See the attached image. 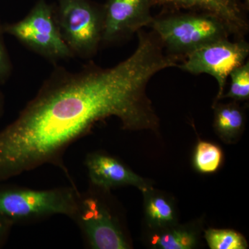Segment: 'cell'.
I'll return each instance as SVG.
<instances>
[{
  "label": "cell",
  "mask_w": 249,
  "mask_h": 249,
  "mask_svg": "<svg viewBox=\"0 0 249 249\" xmlns=\"http://www.w3.org/2000/svg\"><path fill=\"white\" fill-rule=\"evenodd\" d=\"M132 55L109 68L89 64L77 71L57 67L17 118L0 131V182L52 165L75 184L64 161L73 142L99 121L124 129L153 128L157 118L145 94L158 72L178 66L157 36L139 31Z\"/></svg>",
  "instance_id": "obj_1"
},
{
  "label": "cell",
  "mask_w": 249,
  "mask_h": 249,
  "mask_svg": "<svg viewBox=\"0 0 249 249\" xmlns=\"http://www.w3.org/2000/svg\"><path fill=\"white\" fill-rule=\"evenodd\" d=\"M79 190L76 185L37 190L0 182V215L15 224L40 222L54 215L71 218Z\"/></svg>",
  "instance_id": "obj_2"
},
{
  "label": "cell",
  "mask_w": 249,
  "mask_h": 249,
  "mask_svg": "<svg viewBox=\"0 0 249 249\" xmlns=\"http://www.w3.org/2000/svg\"><path fill=\"white\" fill-rule=\"evenodd\" d=\"M151 27L163 48L180 59L215 41L229 39V29L219 18L193 11L154 18Z\"/></svg>",
  "instance_id": "obj_3"
},
{
  "label": "cell",
  "mask_w": 249,
  "mask_h": 249,
  "mask_svg": "<svg viewBox=\"0 0 249 249\" xmlns=\"http://www.w3.org/2000/svg\"><path fill=\"white\" fill-rule=\"evenodd\" d=\"M103 189L90 184L80 193L70 219L76 224L86 247L93 249H127L129 245L117 217L102 196Z\"/></svg>",
  "instance_id": "obj_4"
},
{
  "label": "cell",
  "mask_w": 249,
  "mask_h": 249,
  "mask_svg": "<svg viewBox=\"0 0 249 249\" xmlns=\"http://www.w3.org/2000/svg\"><path fill=\"white\" fill-rule=\"evenodd\" d=\"M54 16L73 56L88 59L102 42L103 6L90 0H58Z\"/></svg>",
  "instance_id": "obj_5"
},
{
  "label": "cell",
  "mask_w": 249,
  "mask_h": 249,
  "mask_svg": "<svg viewBox=\"0 0 249 249\" xmlns=\"http://www.w3.org/2000/svg\"><path fill=\"white\" fill-rule=\"evenodd\" d=\"M3 31L50 62L74 57L62 39L53 6L46 0H38L20 20L3 24Z\"/></svg>",
  "instance_id": "obj_6"
},
{
  "label": "cell",
  "mask_w": 249,
  "mask_h": 249,
  "mask_svg": "<svg viewBox=\"0 0 249 249\" xmlns=\"http://www.w3.org/2000/svg\"><path fill=\"white\" fill-rule=\"evenodd\" d=\"M249 54V45L245 40L231 42L224 39L193 51L178 67L192 74L206 73L214 77L219 86L216 103L224 96L231 73L245 63Z\"/></svg>",
  "instance_id": "obj_7"
},
{
  "label": "cell",
  "mask_w": 249,
  "mask_h": 249,
  "mask_svg": "<svg viewBox=\"0 0 249 249\" xmlns=\"http://www.w3.org/2000/svg\"><path fill=\"white\" fill-rule=\"evenodd\" d=\"M153 0H108L103 6L102 42L113 43L151 25Z\"/></svg>",
  "instance_id": "obj_8"
},
{
  "label": "cell",
  "mask_w": 249,
  "mask_h": 249,
  "mask_svg": "<svg viewBox=\"0 0 249 249\" xmlns=\"http://www.w3.org/2000/svg\"><path fill=\"white\" fill-rule=\"evenodd\" d=\"M85 165L88 170L90 184L106 191L124 186H132L143 193L152 188L144 178L118 160L102 152H92L87 155Z\"/></svg>",
  "instance_id": "obj_9"
},
{
  "label": "cell",
  "mask_w": 249,
  "mask_h": 249,
  "mask_svg": "<svg viewBox=\"0 0 249 249\" xmlns=\"http://www.w3.org/2000/svg\"><path fill=\"white\" fill-rule=\"evenodd\" d=\"M155 4L173 10H190L215 16L231 34L242 39L249 31L247 7L241 0H153Z\"/></svg>",
  "instance_id": "obj_10"
},
{
  "label": "cell",
  "mask_w": 249,
  "mask_h": 249,
  "mask_svg": "<svg viewBox=\"0 0 249 249\" xmlns=\"http://www.w3.org/2000/svg\"><path fill=\"white\" fill-rule=\"evenodd\" d=\"M245 116L237 103L219 104L214 107V128L224 142H231L240 135Z\"/></svg>",
  "instance_id": "obj_11"
},
{
  "label": "cell",
  "mask_w": 249,
  "mask_h": 249,
  "mask_svg": "<svg viewBox=\"0 0 249 249\" xmlns=\"http://www.w3.org/2000/svg\"><path fill=\"white\" fill-rule=\"evenodd\" d=\"M147 222L152 227L165 229L173 225L175 221L173 206L163 196H150L145 203Z\"/></svg>",
  "instance_id": "obj_12"
},
{
  "label": "cell",
  "mask_w": 249,
  "mask_h": 249,
  "mask_svg": "<svg viewBox=\"0 0 249 249\" xmlns=\"http://www.w3.org/2000/svg\"><path fill=\"white\" fill-rule=\"evenodd\" d=\"M152 245L161 249H191L196 247L194 232L186 229H169L153 236Z\"/></svg>",
  "instance_id": "obj_13"
},
{
  "label": "cell",
  "mask_w": 249,
  "mask_h": 249,
  "mask_svg": "<svg viewBox=\"0 0 249 249\" xmlns=\"http://www.w3.org/2000/svg\"><path fill=\"white\" fill-rule=\"evenodd\" d=\"M205 238L211 249L248 248V244L244 236L229 229H210L205 232Z\"/></svg>",
  "instance_id": "obj_14"
},
{
  "label": "cell",
  "mask_w": 249,
  "mask_h": 249,
  "mask_svg": "<svg viewBox=\"0 0 249 249\" xmlns=\"http://www.w3.org/2000/svg\"><path fill=\"white\" fill-rule=\"evenodd\" d=\"M222 160V152L217 145L200 142L196 145L194 163L196 170L202 173H212L219 168Z\"/></svg>",
  "instance_id": "obj_15"
},
{
  "label": "cell",
  "mask_w": 249,
  "mask_h": 249,
  "mask_svg": "<svg viewBox=\"0 0 249 249\" xmlns=\"http://www.w3.org/2000/svg\"><path fill=\"white\" fill-rule=\"evenodd\" d=\"M231 86L229 91L222 98H230L235 101H246L249 98V63L235 69L231 73Z\"/></svg>",
  "instance_id": "obj_16"
},
{
  "label": "cell",
  "mask_w": 249,
  "mask_h": 249,
  "mask_svg": "<svg viewBox=\"0 0 249 249\" xmlns=\"http://www.w3.org/2000/svg\"><path fill=\"white\" fill-rule=\"evenodd\" d=\"M3 24L0 22V85H4L12 76L14 66L5 43Z\"/></svg>",
  "instance_id": "obj_17"
},
{
  "label": "cell",
  "mask_w": 249,
  "mask_h": 249,
  "mask_svg": "<svg viewBox=\"0 0 249 249\" xmlns=\"http://www.w3.org/2000/svg\"><path fill=\"white\" fill-rule=\"evenodd\" d=\"M14 224L9 219L0 215V249L9 240Z\"/></svg>",
  "instance_id": "obj_18"
},
{
  "label": "cell",
  "mask_w": 249,
  "mask_h": 249,
  "mask_svg": "<svg viewBox=\"0 0 249 249\" xmlns=\"http://www.w3.org/2000/svg\"><path fill=\"white\" fill-rule=\"evenodd\" d=\"M5 109V97L4 93L2 92L1 89H0V120L4 115Z\"/></svg>",
  "instance_id": "obj_19"
},
{
  "label": "cell",
  "mask_w": 249,
  "mask_h": 249,
  "mask_svg": "<svg viewBox=\"0 0 249 249\" xmlns=\"http://www.w3.org/2000/svg\"><path fill=\"white\" fill-rule=\"evenodd\" d=\"M249 0H245V4L246 7H247V6H249Z\"/></svg>",
  "instance_id": "obj_20"
}]
</instances>
